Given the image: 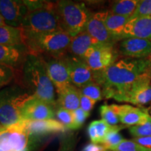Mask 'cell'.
I'll use <instances>...</instances> for the list:
<instances>
[{
	"label": "cell",
	"instance_id": "6da1fadb",
	"mask_svg": "<svg viewBox=\"0 0 151 151\" xmlns=\"http://www.w3.org/2000/svg\"><path fill=\"white\" fill-rule=\"evenodd\" d=\"M149 71H151V63L148 58H124L105 70L96 72L95 83L101 86L104 98L118 101L138 79Z\"/></svg>",
	"mask_w": 151,
	"mask_h": 151
},
{
	"label": "cell",
	"instance_id": "7a4b0ae2",
	"mask_svg": "<svg viewBox=\"0 0 151 151\" xmlns=\"http://www.w3.org/2000/svg\"><path fill=\"white\" fill-rule=\"evenodd\" d=\"M22 86L32 95L52 106H57L55 87L40 57L28 54L22 69Z\"/></svg>",
	"mask_w": 151,
	"mask_h": 151
},
{
	"label": "cell",
	"instance_id": "3957f363",
	"mask_svg": "<svg viewBox=\"0 0 151 151\" xmlns=\"http://www.w3.org/2000/svg\"><path fill=\"white\" fill-rule=\"evenodd\" d=\"M28 11L20 26L22 37L62 30L55 2L24 1Z\"/></svg>",
	"mask_w": 151,
	"mask_h": 151
},
{
	"label": "cell",
	"instance_id": "277c9868",
	"mask_svg": "<svg viewBox=\"0 0 151 151\" xmlns=\"http://www.w3.org/2000/svg\"><path fill=\"white\" fill-rule=\"evenodd\" d=\"M28 54L61 56L68 52L71 37L62 30L22 37Z\"/></svg>",
	"mask_w": 151,
	"mask_h": 151
},
{
	"label": "cell",
	"instance_id": "5b68a950",
	"mask_svg": "<svg viewBox=\"0 0 151 151\" xmlns=\"http://www.w3.org/2000/svg\"><path fill=\"white\" fill-rule=\"evenodd\" d=\"M33 95L20 85L15 84L0 90V124L2 127L22 120L21 112L24 104Z\"/></svg>",
	"mask_w": 151,
	"mask_h": 151
},
{
	"label": "cell",
	"instance_id": "8992f818",
	"mask_svg": "<svg viewBox=\"0 0 151 151\" xmlns=\"http://www.w3.org/2000/svg\"><path fill=\"white\" fill-rule=\"evenodd\" d=\"M60 27L71 37L84 31L92 13L84 3L73 1H58L55 2Z\"/></svg>",
	"mask_w": 151,
	"mask_h": 151
},
{
	"label": "cell",
	"instance_id": "52a82bcc",
	"mask_svg": "<svg viewBox=\"0 0 151 151\" xmlns=\"http://www.w3.org/2000/svg\"><path fill=\"white\" fill-rule=\"evenodd\" d=\"M39 57L42 60L48 77L56 88L58 94L72 85L65 55L61 56L43 55Z\"/></svg>",
	"mask_w": 151,
	"mask_h": 151
},
{
	"label": "cell",
	"instance_id": "ba28073f",
	"mask_svg": "<svg viewBox=\"0 0 151 151\" xmlns=\"http://www.w3.org/2000/svg\"><path fill=\"white\" fill-rule=\"evenodd\" d=\"M29 138L23 120L0 130V149L3 151H29Z\"/></svg>",
	"mask_w": 151,
	"mask_h": 151
},
{
	"label": "cell",
	"instance_id": "9c48e42d",
	"mask_svg": "<svg viewBox=\"0 0 151 151\" xmlns=\"http://www.w3.org/2000/svg\"><path fill=\"white\" fill-rule=\"evenodd\" d=\"M120 55L115 46L99 44L87 51L83 58L92 71H102L118 61Z\"/></svg>",
	"mask_w": 151,
	"mask_h": 151
},
{
	"label": "cell",
	"instance_id": "30bf717a",
	"mask_svg": "<svg viewBox=\"0 0 151 151\" xmlns=\"http://www.w3.org/2000/svg\"><path fill=\"white\" fill-rule=\"evenodd\" d=\"M71 84L80 89L86 85L95 82L96 72L92 71L84 59L69 53L65 55Z\"/></svg>",
	"mask_w": 151,
	"mask_h": 151
},
{
	"label": "cell",
	"instance_id": "8fae6325",
	"mask_svg": "<svg viewBox=\"0 0 151 151\" xmlns=\"http://www.w3.org/2000/svg\"><path fill=\"white\" fill-rule=\"evenodd\" d=\"M119 102L131 103L138 106L151 101V71L143 74L130 89L118 100Z\"/></svg>",
	"mask_w": 151,
	"mask_h": 151
},
{
	"label": "cell",
	"instance_id": "7c38bea8",
	"mask_svg": "<svg viewBox=\"0 0 151 151\" xmlns=\"http://www.w3.org/2000/svg\"><path fill=\"white\" fill-rule=\"evenodd\" d=\"M109 12L106 11L92 14L85 30L101 44L115 46L118 41L111 35L105 24Z\"/></svg>",
	"mask_w": 151,
	"mask_h": 151
},
{
	"label": "cell",
	"instance_id": "4fadbf2b",
	"mask_svg": "<svg viewBox=\"0 0 151 151\" xmlns=\"http://www.w3.org/2000/svg\"><path fill=\"white\" fill-rule=\"evenodd\" d=\"M55 116L54 106L34 96L24 104L21 112L22 120H49L53 119Z\"/></svg>",
	"mask_w": 151,
	"mask_h": 151
},
{
	"label": "cell",
	"instance_id": "5bb4252c",
	"mask_svg": "<svg viewBox=\"0 0 151 151\" xmlns=\"http://www.w3.org/2000/svg\"><path fill=\"white\" fill-rule=\"evenodd\" d=\"M118 51L120 56L134 59H144L151 55V40L127 38L119 43Z\"/></svg>",
	"mask_w": 151,
	"mask_h": 151
},
{
	"label": "cell",
	"instance_id": "9a60e30c",
	"mask_svg": "<svg viewBox=\"0 0 151 151\" xmlns=\"http://www.w3.org/2000/svg\"><path fill=\"white\" fill-rule=\"evenodd\" d=\"M27 11L24 1L0 0V14L6 25L20 27Z\"/></svg>",
	"mask_w": 151,
	"mask_h": 151
},
{
	"label": "cell",
	"instance_id": "2e32d148",
	"mask_svg": "<svg viewBox=\"0 0 151 151\" xmlns=\"http://www.w3.org/2000/svg\"><path fill=\"white\" fill-rule=\"evenodd\" d=\"M111 106L118 115L120 122L128 127L143 124L151 119L146 109L134 107L129 104Z\"/></svg>",
	"mask_w": 151,
	"mask_h": 151
},
{
	"label": "cell",
	"instance_id": "e0dca14e",
	"mask_svg": "<svg viewBox=\"0 0 151 151\" xmlns=\"http://www.w3.org/2000/svg\"><path fill=\"white\" fill-rule=\"evenodd\" d=\"M25 129L29 137H39L49 134L65 132L67 130L65 126L58 120L49 119L44 120H23Z\"/></svg>",
	"mask_w": 151,
	"mask_h": 151
},
{
	"label": "cell",
	"instance_id": "ac0fdd59",
	"mask_svg": "<svg viewBox=\"0 0 151 151\" xmlns=\"http://www.w3.org/2000/svg\"><path fill=\"white\" fill-rule=\"evenodd\" d=\"M127 38L151 40V16L129 18L123 31V39Z\"/></svg>",
	"mask_w": 151,
	"mask_h": 151
},
{
	"label": "cell",
	"instance_id": "d6986e66",
	"mask_svg": "<svg viewBox=\"0 0 151 151\" xmlns=\"http://www.w3.org/2000/svg\"><path fill=\"white\" fill-rule=\"evenodd\" d=\"M28 55L24 46H10L0 45V64L14 67L18 70L22 67Z\"/></svg>",
	"mask_w": 151,
	"mask_h": 151
},
{
	"label": "cell",
	"instance_id": "ffe728a7",
	"mask_svg": "<svg viewBox=\"0 0 151 151\" xmlns=\"http://www.w3.org/2000/svg\"><path fill=\"white\" fill-rule=\"evenodd\" d=\"M101 44L92 38L86 30L71 37V43L68 49V53L76 57L83 58L86 53L92 47Z\"/></svg>",
	"mask_w": 151,
	"mask_h": 151
},
{
	"label": "cell",
	"instance_id": "44dd1931",
	"mask_svg": "<svg viewBox=\"0 0 151 151\" xmlns=\"http://www.w3.org/2000/svg\"><path fill=\"white\" fill-rule=\"evenodd\" d=\"M80 89L71 85L58 94L57 106L73 111L80 108Z\"/></svg>",
	"mask_w": 151,
	"mask_h": 151
},
{
	"label": "cell",
	"instance_id": "7402d4cb",
	"mask_svg": "<svg viewBox=\"0 0 151 151\" xmlns=\"http://www.w3.org/2000/svg\"><path fill=\"white\" fill-rule=\"evenodd\" d=\"M129 18L122 16H119L109 12L106 19V26L107 29L113 37L118 41L123 40V31L126 24L129 21Z\"/></svg>",
	"mask_w": 151,
	"mask_h": 151
},
{
	"label": "cell",
	"instance_id": "603a6c76",
	"mask_svg": "<svg viewBox=\"0 0 151 151\" xmlns=\"http://www.w3.org/2000/svg\"><path fill=\"white\" fill-rule=\"evenodd\" d=\"M0 45L10 46H24L21 29L9 25L0 27Z\"/></svg>",
	"mask_w": 151,
	"mask_h": 151
},
{
	"label": "cell",
	"instance_id": "cb8c5ba5",
	"mask_svg": "<svg viewBox=\"0 0 151 151\" xmlns=\"http://www.w3.org/2000/svg\"><path fill=\"white\" fill-rule=\"evenodd\" d=\"M139 0H119L115 1L111 5L110 12L112 14L131 18L134 14Z\"/></svg>",
	"mask_w": 151,
	"mask_h": 151
},
{
	"label": "cell",
	"instance_id": "d4e9b609",
	"mask_svg": "<svg viewBox=\"0 0 151 151\" xmlns=\"http://www.w3.org/2000/svg\"><path fill=\"white\" fill-rule=\"evenodd\" d=\"M124 128V126L116 125L113 126L110 132L107 134L106 137H105L104 140L103 141L101 145L104 147L106 150H111L117 145H118L121 141L123 140L122 135L119 133L120 130Z\"/></svg>",
	"mask_w": 151,
	"mask_h": 151
},
{
	"label": "cell",
	"instance_id": "484cf974",
	"mask_svg": "<svg viewBox=\"0 0 151 151\" xmlns=\"http://www.w3.org/2000/svg\"><path fill=\"white\" fill-rule=\"evenodd\" d=\"M81 93L83 95L90 98L92 100L98 101L104 98L102 89L99 84L95 82H92L80 88Z\"/></svg>",
	"mask_w": 151,
	"mask_h": 151
},
{
	"label": "cell",
	"instance_id": "4316f807",
	"mask_svg": "<svg viewBox=\"0 0 151 151\" xmlns=\"http://www.w3.org/2000/svg\"><path fill=\"white\" fill-rule=\"evenodd\" d=\"M16 70L14 67L0 64V90L8 86L16 78Z\"/></svg>",
	"mask_w": 151,
	"mask_h": 151
},
{
	"label": "cell",
	"instance_id": "83f0119b",
	"mask_svg": "<svg viewBox=\"0 0 151 151\" xmlns=\"http://www.w3.org/2000/svg\"><path fill=\"white\" fill-rule=\"evenodd\" d=\"M55 116L58 121L63 124L67 129H74V120H73V111H69L62 107H58L55 112Z\"/></svg>",
	"mask_w": 151,
	"mask_h": 151
},
{
	"label": "cell",
	"instance_id": "f1b7e54d",
	"mask_svg": "<svg viewBox=\"0 0 151 151\" xmlns=\"http://www.w3.org/2000/svg\"><path fill=\"white\" fill-rule=\"evenodd\" d=\"M99 112L101 118L109 125L116 126L120 122L118 115L115 112L111 105L104 104L99 108Z\"/></svg>",
	"mask_w": 151,
	"mask_h": 151
},
{
	"label": "cell",
	"instance_id": "f546056e",
	"mask_svg": "<svg viewBox=\"0 0 151 151\" xmlns=\"http://www.w3.org/2000/svg\"><path fill=\"white\" fill-rule=\"evenodd\" d=\"M92 124H93L94 131H95L96 135H97L98 144H101L103 141L104 140L105 137H106L107 134L110 132L113 126L109 125L107 122H106L102 119L92 121Z\"/></svg>",
	"mask_w": 151,
	"mask_h": 151
},
{
	"label": "cell",
	"instance_id": "4dcf8cb0",
	"mask_svg": "<svg viewBox=\"0 0 151 151\" xmlns=\"http://www.w3.org/2000/svg\"><path fill=\"white\" fill-rule=\"evenodd\" d=\"M111 151H151V150L143 148L132 140L123 139Z\"/></svg>",
	"mask_w": 151,
	"mask_h": 151
},
{
	"label": "cell",
	"instance_id": "1f68e13d",
	"mask_svg": "<svg viewBox=\"0 0 151 151\" xmlns=\"http://www.w3.org/2000/svg\"><path fill=\"white\" fill-rule=\"evenodd\" d=\"M129 130L131 135L134 138L150 137L151 136V119L143 124L130 127Z\"/></svg>",
	"mask_w": 151,
	"mask_h": 151
},
{
	"label": "cell",
	"instance_id": "d6a6232c",
	"mask_svg": "<svg viewBox=\"0 0 151 151\" xmlns=\"http://www.w3.org/2000/svg\"><path fill=\"white\" fill-rule=\"evenodd\" d=\"M151 16V0H140L134 14L130 18Z\"/></svg>",
	"mask_w": 151,
	"mask_h": 151
},
{
	"label": "cell",
	"instance_id": "836d02e7",
	"mask_svg": "<svg viewBox=\"0 0 151 151\" xmlns=\"http://www.w3.org/2000/svg\"><path fill=\"white\" fill-rule=\"evenodd\" d=\"M90 113H88L83 110L82 109L78 108L76 110L73 111V120H74V129H79L84 122L86 119L88 118Z\"/></svg>",
	"mask_w": 151,
	"mask_h": 151
},
{
	"label": "cell",
	"instance_id": "e575fe53",
	"mask_svg": "<svg viewBox=\"0 0 151 151\" xmlns=\"http://www.w3.org/2000/svg\"><path fill=\"white\" fill-rule=\"evenodd\" d=\"M97 102L94 100H92L90 98L86 97V96L81 94L80 97V108L86 112L90 113V111L92 110L94 104Z\"/></svg>",
	"mask_w": 151,
	"mask_h": 151
},
{
	"label": "cell",
	"instance_id": "d590c367",
	"mask_svg": "<svg viewBox=\"0 0 151 151\" xmlns=\"http://www.w3.org/2000/svg\"><path fill=\"white\" fill-rule=\"evenodd\" d=\"M132 141H134L137 144L140 145L143 148L151 150V136H150V137L133 138Z\"/></svg>",
	"mask_w": 151,
	"mask_h": 151
},
{
	"label": "cell",
	"instance_id": "8d00e7d4",
	"mask_svg": "<svg viewBox=\"0 0 151 151\" xmlns=\"http://www.w3.org/2000/svg\"><path fill=\"white\" fill-rule=\"evenodd\" d=\"M106 149L104 148L101 144H97V143H90L87 144L84 147L82 151H104Z\"/></svg>",
	"mask_w": 151,
	"mask_h": 151
},
{
	"label": "cell",
	"instance_id": "74e56055",
	"mask_svg": "<svg viewBox=\"0 0 151 151\" xmlns=\"http://www.w3.org/2000/svg\"><path fill=\"white\" fill-rule=\"evenodd\" d=\"M4 25H6L5 23V21L4 20L3 17L1 16V15L0 14V27H1V26H4Z\"/></svg>",
	"mask_w": 151,
	"mask_h": 151
},
{
	"label": "cell",
	"instance_id": "f35d334b",
	"mask_svg": "<svg viewBox=\"0 0 151 151\" xmlns=\"http://www.w3.org/2000/svg\"><path fill=\"white\" fill-rule=\"evenodd\" d=\"M148 60H150V63H151V55L149 57H148Z\"/></svg>",
	"mask_w": 151,
	"mask_h": 151
},
{
	"label": "cell",
	"instance_id": "ab89813d",
	"mask_svg": "<svg viewBox=\"0 0 151 151\" xmlns=\"http://www.w3.org/2000/svg\"><path fill=\"white\" fill-rule=\"evenodd\" d=\"M2 128H3V127H1V124H0V130H1V129H2Z\"/></svg>",
	"mask_w": 151,
	"mask_h": 151
},
{
	"label": "cell",
	"instance_id": "60d3db41",
	"mask_svg": "<svg viewBox=\"0 0 151 151\" xmlns=\"http://www.w3.org/2000/svg\"><path fill=\"white\" fill-rule=\"evenodd\" d=\"M104 151H110V150H104Z\"/></svg>",
	"mask_w": 151,
	"mask_h": 151
},
{
	"label": "cell",
	"instance_id": "b9f144b4",
	"mask_svg": "<svg viewBox=\"0 0 151 151\" xmlns=\"http://www.w3.org/2000/svg\"><path fill=\"white\" fill-rule=\"evenodd\" d=\"M0 151H3V150H1V149H0Z\"/></svg>",
	"mask_w": 151,
	"mask_h": 151
},
{
	"label": "cell",
	"instance_id": "7bdbcfd3",
	"mask_svg": "<svg viewBox=\"0 0 151 151\" xmlns=\"http://www.w3.org/2000/svg\"><path fill=\"white\" fill-rule=\"evenodd\" d=\"M150 113H151V108H150Z\"/></svg>",
	"mask_w": 151,
	"mask_h": 151
}]
</instances>
